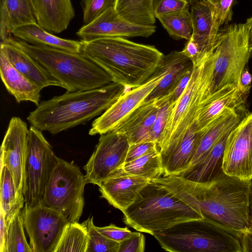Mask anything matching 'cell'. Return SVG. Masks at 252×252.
Returning <instances> with one entry per match:
<instances>
[{
    "instance_id": "obj_1",
    "label": "cell",
    "mask_w": 252,
    "mask_h": 252,
    "mask_svg": "<svg viewBox=\"0 0 252 252\" xmlns=\"http://www.w3.org/2000/svg\"><path fill=\"white\" fill-rule=\"evenodd\" d=\"M153 181L197 211L203 218L243 235L250 227L252 180L225 174L208 184L190 181L179 175L160 177Z\"/></svg>"
},
{
    "instance_id": "obj_2",
    "label": "cell",
    "mask_w": 252,
    "mask_h": 252,
    "mask_svg": "<svg viewBox=\"0 0 252 252\" xmlns=\"http://www.w3.org/2000/svg\"><path fill=\"white\" fill-rule=\"evenodd\" d=\"M126 89L112 82L98 88L66 92L40 102L27 119L37 129L55 135L101 115Z\"/></svg>"
},
{
    "instance_id": "obj_3",
    "label": "cell",
    "mask_w": 252,
    "mask_h": 252,
    "mask_svg": "<svg viewBox=\"0 0 252 252\" xmlns=\"http://www.w3.org/2000/svg\"><path fill=\"white\" fill-rule=\"evenodd\" d=\"M81 54L126 89L138 87L155 73L164 55L154 46L122 37L81 40Z\"/></svg>"
},
{
    "instance_id": "obj_4",
    "label": "cell",
    "mask_w": 252,
    "mask_h": 252,
    "mask_svg": "<svg viewBox=\"0 0 252 252\" xmlns=\"http://www.w3.org/2000/svg\"><path fill=\"white\" fill-rule=\"evenodd\" d=\"M123 214L126 225L153 236L178 223L204 219L155 181L143 188Z\"/></svg>"
},
{
    "instance_id": "obj_5",
    "label": "cell",
    "mask_w": 252,
    "mask_h": 252,
    "mask_svg": "<svg viewBox=\"0 0 252 252\" xmlns=\"http://www.w3.org/2000/svg\"><path fill=\"white\" fill-rule=\"evenodd\" d=\"M8 39L58 79L67 92L98 88L113 82L105 71L81 53L33 45L12 37Z\"/></svg>"
},
{
    "instance_id": "obj_6",
    "label": "cell",
    "mask_w": 252,
    "mask_h": 252,
    "mask_svg": "<svg viewBox=\"0 0 252 252\" xmlns=\"http://www.w3.org/2000/svg\"><path fill=\"white\" fill-rule=\"evenodd\" d=\"M215 58L214 51L193 64L189 82L175 101L167 117L158 144L160 154L172 148L195 123L201 109L211 94Z\"/></svg>"
},
{
    "instance_id": "obj_7",
    "label": "cell",
    "mask_w": 252,
    "mask_h": 252,
    "mask_svg": "<svg viewBox=\"0 0 252 252\" xmlns=\"http://www.w3.org/2000/svg\"><path fill=\"white\" fill-rule=\"evenodd\" d=\"M171 252H243V234L206 219L178 223L153 235Z\"/></svg>"
},
{
    "instance_id": "obj_8",
    "label": "cell",
    "mask_w": 252,
    "mask_h": 252,
    "mask_svg": "<svg viewBox=\"0 0 252 252\" xmlns=\"http://www.w3.org/2000/svg\"><path fill=\"white\" fill-rule=\"evenodd\" d=\"M214 53L211 94L227 85L239 87L242 72L252 55V42L247 25L235 23L220 29Z\"/></svg>"
},
{
    "instance_id": "obj_9",
    "label": "cell",
    "mask_w": 252,
    "mask_h": 252,
    "mask_svg": "<svg viewBox=\"0 0 252 252\" xmlns=\"http://www.w3.org/2000/svg\"><path fill=\"white\" fill-rule=\"evenodd\" d=\"M85 175L73 162L59 158L46 189L42 205L62 214L68 222H78L84 205Z\"/></svg>"
},
{
    "instance_id": "obj_10",
    "label": "cell",
    "mask_w": 252,
    "mask_h": 252,
    "mask_svg": "<svg viewBox=\"0 0 252 252\" xmlns=\"http://www.w3.org/2000/svg\"><path fill=\"white\" fill-rule=\"evenodd\" d=\"M58 159L42 131L31 126L24 168V206L33 208L42 205L46 187Z\"/></svg>"
},
{
    "instance_id": "obj_11",
    "label": "cell",
    "mask_w": 252,
    "mask_h": 252,
    "mask_svg": "<svg viewBox=\"0 0 252 252\" xmlns=\"http://www.w3.org/2000/svg\"><path fill=\"white\" fill-rule=\"evenodd\" d=\"M129 146L126 136L117 130L100 135L94 152L84 167L87 183L99 187L121 169Z\"/></svg>"
},
{
    "instance_id": "obj_12",
    "label": "cell",
    "mask_w": 252,
    "mask_h": 252,
    "mask_svg": "<svg viewBox=\"0 0 252 252\" xmlns=\"http://www.w3.org/2000/svg\"><path fill=\"white\" fill-rule=\"evenodd\" d=\"M24 227L32 252H56L68 223L59 212L43 205L22 209Z\"/></svg>"
},
{
    "instance_id": "obj_13",
    "label": "cell",
    "mask_w": 252,
    "mask_h": 252,
    "mask_svg": "<svg viewBox=\"0 0 252 252\" xmlns=\"http://www.w3.org/2000/svg\"><path fill=\"white\" fill-rule=\"evenodd\" d=\"M164 73L156 70L145 82L126 89L112 105L92 123L89 134L101 135L115 130L154 90Z\"/></svg>"
},
{
    "instance_id": "obj_14",
    "label": "cell",
    "mask_w": 252,
    "mask_h": 252,
    "mask_svg": "<svg viewBox=\"0 0 252 252\" xmlns=\"http://www.w3.org/2000/svg\"><path fill=\"white\" fill-rule=\"evenodd\" d=\"M222 169L226 175L252 179V112L230 131L224 148Z\"/></svg>"
},
{
    "instance_id": "obj_15",
    "label": "cell",
    "mask_w": 252,
    "mask_h": 252,
    "mask_svg": "<svg viewBox=\"0 0 252 252\" xmlns=\"http://www.w3.org/2000/svg\"><path fill=\"white\" fill-rule=\"evenodd\" d=\"M28 132L25 122L19 117H12L0 148V168L3 165L8 168L18 196L24 201L23 189Z\"/></svg>"
},
{
    "instance_id": "obj_16",
    "label": "cell",
    "mask_w": 252,
    "mask_h": 252,
    "mask_svg": "<svg viewBox=\"0 0 252 252\" xmlns=\"http://www.w3.org/2000/svg\"><path fill=\"white\" fill-rule=\"evenodd\" d=\"M156 31L155 25L144 26L135 25L122 17L111 8L77 32L81 40L89 41L108 37H148Z\"/></svg>"
},
{
    "instance_id": "obj_17",
    "label": "cell",
    "mask_w": 252,
    "mask_h": 252,
    "mask_svg": "<svg viewBox=\"0 0 252 252\" xmlns=\"http://www.w3.org/2000/svg\"><path fill=\"white\" fill-rule=\"evenodd\" d=\"M151 181L127 174L120 169L101 184L99 190L102 197L124 213Z\"/></svg>"
},
{
    "instance_id": "obj_18",
    "label": "cell",
    "mask_w": 252,
    "mask_h": 252,
    "mask_svg": "<svg viewBox=\"0 0 252 252\" xmlns=\"http://www.w3.org/2000/svg\"><path fill=\"white\" fill-rule=\"evenodd\" d=\"M167 95L144 101L115 130L126 136L130 145L151 141L150 135L152 127L159 107Z\"/></svg>"
},
{
    "instance_id": "obj_19",
    "label": "cell",
    "mask_w": 252,
    "mask_h": 252,
    "mask_svg": "<svg viewBox=\"0 0 252 252\" xmlns=\"http://www.w3.org/2000/svg\"><path fill=\"white\" fill-rule=\"evenodd\" d=\"M192 25L191 37L197 45L200 59L213 52L216 46L220 30L210 8L202 0H189Z\"/></svg>"
},
{
    "instance_id": "obj_20",
    "label": "cell",
    "mask_w": 252,
    "mask_h": 252,
    "mask_svg": "<svg viewBox=\"0 0 252 252\" xmlns=\"http://www.w3.org/2000/svg\"><path fill=\"white\" fill-rule=\"evenodd\" d=\"M249 92L242 91L234 85H227L212 94L201 109L196 120V130L200 132L206 129L227 108L240 110Z\"/></svg>"
},
{
    "instance_id": "obj_21",
    "label": "cell",
    "mask_w": 252,
    "mask_h": 252,
    "mask_svg": "<svg viewBox=\"0 0 252 252\" xmlns=\"http://www.w3.org/2000/svg\"><path fill=\"white\" fill-rule=\"evenodd\" d=\"M0 51L16 69L42 89L51 86L62 88L58 79L9 39L0 42Z\"/></svg>"
},
{
    "instance_id": "obj_22",
    "label": "cell",
    "mask_w": 252,
    "mask_h": 252,
    "mask_svg": "<svg viewBox=\"0 0 252 252\" xmlns=\"http://www.w3.org/2000/svg\"><path fill=\"white\" fill-rule=\"evenodd\" d=\"M37 24L52 33L65 31L75 13L71 0H32Z\"/></svg>"
},
{
    "instance_id": "obj_23",
    "label": "cell",
    "mask_w": 252,
    "mask_h": 252,
    "mask_svg": "<svg viewBox=\"0 0 252 252\" xmlns=\"http://www.w3.org/2000/svg\"><path fill=\"white\" fill-rule=\"evenodd\" d=\"M193 68L192 61L182 51H174L164 55L156 70L164 75L145 101L163 96L173 91L182 77Z\"/></svg>"
},
{
    "instance_id": "obj_24",
    "label": "cell",
    "mask_w": 252,
    "mask_h": 252,
    "mask_svg": "<svg viewBox=\"0 0 252 252\" xmlns=\"http://www.w3.org/2000/svg\"><path fill=\"white\" fill-rule=\"evenodd\" d=\"M232 130L220 137L203 159L179 176L193 182L208 184L224 175L222 169L224 151L227 138Z\"/></svg>"
},
{
    "instance_id": "obj_25",
    "label": "cell",
    "mask_w": 252,
    "mask_h": 252,
    "mask_svg": "<svg viewBox=\"0 0 252 252\" xmlns=\"http://www.w3.org/2000/svg\"><path fill=\"white\" fill-rule=\"evenodd\" d=\"M238 111L231 108L225 109L206 129L199 132L196 147L188 168L203 159L220 137L239 123L242 119Z\"/></svg>"
},
{
    "instance_id": "obj_26",
    "label": "cell",
    "mask_w": 252,
    "mask_h": 252,
    "mask_svg": "<svg viewBox=\"0 0 252 252\" xmlns=\"http://www.w3.org/2000/svg\"><path fill=\"white\" fill-rule=\"evenodd\" d=\"M199 134L195 123L172 148L160 153L163 176L179 175L188 168L196 147Z\"/></svg>"
},
{
    "instance_id": "obj_27",
    "label": "cell",
    "mask_w": 252,
    "mask_h": 252,
    "mask_svg": "<svg viewBox=\"0 0 252 252\" xmlns=\"http://www.w3.org/2000/svg\"><path fill=\"white\" fill-rule=\"evenodd\" d=\"M0 1L1 42L12 37L13 32L17 28L37 23L32 0H0Z\"/></svg>"
},
{
    "instance_id": "obj_28",
    "label": "cell",
    "mask_w": 252,
    "mask_h": 252,
    "mask_svg": "<svg viewBox=\"0 0 252 252\" xmlns=\"http://www.w3.org/2000/svg\"><path fill=\"white\" fill-rule=\"evenodd\" d=\"M0 74L7 91L17 103L31 101L38 105L42 89L16 69L0 51Z\"/></svg>"
},
{
    "instance_id": "obj_29",
    "label": "cell",
    "mask_w": 252,
    "mask_h": 252,
    "mask_svg": "<svg viewBox=\"0 0 252 252\" xmlns=\"http://www.w3.org/2000/svg\"><path fill=\"white\" fill-rule=\"evenodd\" d=\"M12 35L18 40L20 39L32 45L81 53V41L58 37L41 27L37 23L19 27L13 32Z\"/></svg>"
},
{
    "instance_id": "obj_30",
    "label": "cell",
    "mask_w": 252,
    "mask_h": 252,
    "mask_svg": "<svg viewBox=\"0 0 252 252\" xmlns=\"http://www.w3.org/2000/svg\"><path fill=\"white\" fill-rule=\"evenodd\" d=\"M154 0H116L114 7L124 19L135 25L151 26L156 23Z\"/></svg>"
},
{
    "instance_id": "obj_31",
    "label": "cell",
    "mask_w": 252,
    "mask_h": 252,
    "mask_svg": "<svg viewBox=\"0 0 252 252\" xmlns=\"http://www.w3.org/2000/svg\"><path fill=\"white\" fill-rule=\"evenodd\" d=\"M25 201L18 196L15 182L8 168H0V206L8 225L14 216L24 207Z\"/></svg>"
},
{
    "instance_id": "obj_32",
    "label": "cell",
    "mask_w": 252,
    "mask_h": 252,
    "mask_svg": "<svg viewBox=\"0 0 252 252\" xmlns=\"http://www.w3.org/2000/svg\"><path fill=\"white\" fill-rule=\"evenodd\" d=\"M125 173L148 179L156 180L163 175L161 156L158 148L125 163L121 168Z\"/></svg>"
},
{
    "instance_id": "obj_33",
    "label": "cell",
    "mask_w": 252,
    "mask_h": 252,
    "mask_svg": "<svg viewBox=\"0 0 252 252\" xmlns=\"http://www.w3.org/2000/svg\"><path fill=\"white\" fill-rule=\"evenodd\" d=\"M169 35L178 40L190 39L192 33V25L189 8L182 11L162 15L157 18Z\"/></svg>"
},
{
    "instance_id": "obj_34",
    "label": "cell",
    "mask_w": 252,
    "mask_h": 252,
    "mask_svg": "<svg viewBox=\"0 0 252 252\" xmlns=\"http://www.w3.org/2000/svg\"><path fill=\"white\" fill-rule=\"evenodd\" d=\"M89 238L87 230L82 223L68 222L56 252H86Z\"/></svg>"
},
{
    "instance_id": "obj_35",
    "label": "cell",
    "mask_w": 252,
    "mask_h": 252,
    "mask_svg": "<svg viewBox=\"0 0 252 252\" xmlns=\"http://www.w3.org/2000/svg\"><path fill=\"white\" fill-rule=\"evenodd\" d=\"M24 227L21 210L14 216L9 223L5 252H32L31 247L27 241Z\"/></svg>"
},
{
    "instance_id": "obj_36",
    "label": "cell",
    "mask_w": 252,
    "mask_h": 252,
    "mask_svg": "<svg viewBox=\"0 0 252 252\" xmlns=\"http://www.w3.org/2000/svg\"><path fill=\"white\" fill-rule=\"evenodd\" d=\"M82 224L86 227L89 238L86 252H118L120 243L100 233L94 224L93 217Z\"/></svg>"
},
{
    "instance_id": "obj_37",
    "label": "cell",
    "mask_w": 252,
    "mask_h": 252,
    "mask_svg": "<svg viewBox=\"0 0 252 252\" xmlns=\"http://www.w3.org/2000/svg\"><path fill=\"white\" fill-rule=\"evenodd\" d=\"M175 98L172 91L161 104L156 119L152 127L150 135V141H154L157 144L163 131L167 117L174 105Z\"/></svg>"
},
{
    "instance_id": "obj_38",
    "label": "cell",
    "mask_w": 252,
    "mask_h": 252,
    "mask_svg": "<svg viewBox=\"0 0 252 252\" xmlns=\"http://www.w3.org/2000/svg\"><path fill=\"white\" fill-rule=\"evenodd\" d=\"M116 0H82L84 25H88L106 11L114 8Z\"/></svg>"
},
{
    "instance_id": "obj_39",
    "label": "cell",
    "mask_w": 252,
    "mask_h": 252,
    "mask_svg": "<svg viewBox=\"0 0 252 252\" xmlns=\"http://www.w3.org/2000/svg\"><path fill=\"white\" fill-rule=\"evenodd\" d=\"M236 0H208L207 2L212 13L214 21L220 28L231 21L232 8Z\"/></svg>"
},
{
    "instance_id": "obj_40",
    "label": "cell",
    "mask_w": 252,
    "mask_h": 252,
    "mask_svg": "<svg viewBox=\"0 0 252 252\" xmlns=\"http://www.w3.org/2000/svg\"><path fill=\"white\" fill-rule=\"evenodd\" d=\"M188 0H154V15L158 17L189 8Z\"/></svg>"
},
{
    "instance_id": "obj_41",
    "label": "cell",
    "mask_w": 252,
    "mask_h": 252,
    "mask_svg": "<svg viewBox=\"0 0 252 252\" xmlns=\"http://www.w3.org/2000/svg\"><path fill=\"white\" fill-rule=\"evenodd\" d=\"M97 230L106 237L120 243L134 235L136 232H132L127 227H120L115 224L104 227H97Z\"/></svg>"
},
{
    "instance_id": "obj_42",
    "label": "cell",
    "mask_w": 252,
    "mask_h": 252,
    "mask_svg": "<svg viewBox=\"0 0 252 252\" xmlns=\"http://www.w3.org/2000/svg\"><path fill=\"white\" fill-rule=\"evenodd\" d=\"M145 247V236L140 232H136L120 243L118 252H143Z\"/></svg>"
},
{
    "instance_id": "obj_43",
    "label": "cell",
    "mask_w": 252,
    "mask_h": 252,
    "mask_svg": "<svg viewBox=\"0 0 252 252\" xmlns=\"http://www.w3.org/2000/svg\"><path fill=\"white\" fill-rule=\"evenodd\" d=\"M157 148V143L154 141H143L131 144L127 152L125 163L133 160Z\"/></svg>"
},
{
    "instance_id": "obj_44",
    "label": "cell",
    "mask_w": 252,
    "mask_h": 252,
    "mask_svg": "<svg viewBox=\"0 0 252 252\" xmlns=\"http://www.w3.org/2000/svg\"><path fill=\"white\" fill-rule=\"evenodd\" d=\"M182 52L192 61L193 64L198 63L202 59L199 58L197 45L191 39L187 41Z\"/></svg>"
},
{
    "instance_id": "obj_45",
    "label": "cell",
    "mask_w": 252,
    "mask_h": 252,
    "mask_svg": "<svg viewBox=\"0 0 252 252\" xmlns=\"http://www.w3.org/2000/svg\"><path fill=\"white\" fill-rule=\"evenodd\" d=\"M8 231V225L5 216L0 210V252H5Z\"/></svg>"
},
{
    "instance_id": "obj_46",
    "label": "cell",
    "mask_w": 252,
    "mask_h": 252,
    "mask_svg": "<svg viewBox=\"0 0 252 252\" xmlns=\"http://www.w3.org/2000/svg\"><path fill=\"white\" fill-rule=\"evenodd\" d=\"M192 70L187 73L182 77L173 90L172 92L175 101L178 99L185 89L190 79Z\"/></svg>"
},
{
    "instance_id": "obj_47",
    "label": "cell",
    "mask_w": 252,
    "mask_h": 252,
    "mask_svg": "<svg viewBox=\"0 0 252 252\" xmlns=\"http://www.w3.org/2000/svg\"><path fill=\"white\" fill-rule=\"evenodd\" d=\"M252 75L247 69L242 71L239 88L244 92H249L252 87Z\"/></svg>"
},
{
    "instance_id": "obj_48",
    "label": "cell",
    "mask_w": 252,
    "mask_h": 252,
    "mask_svg": "<svg viewBox=\"0 0 252 252\" xmlns=\"http://www.w3.org/2000/svg\"><path fill=\"white\" fill-rule=\"evenodd\" d=\"M245 24L249 29L250 39L252 42V16L247 20Z\"/></svg>"
},
{
    "instance_id": "obj_49",
    "label": "cell",
    "mask_w": 252,
    "mask_h": 252,
    "mask_svg": "<svg viewBox=\"0 0 252 252\" xmlns=\"http://www.w3.org/2000/svg\"><path fill=\"white\" fill-rule=\"evenodd\" d=\"M251 215H252V198H251Z\"/></svg>"
},
{
    "instance_id": "obj_50",
    "label": "cell",
    "mask_w": 252,
    "mask_h": 252,
    "mask_svg": "<svg viewBox=\"0 0 252 252\" xmlns=\"http://www.w3.org/2000/svg\"><path fill=\"white\" fill-rule=\"evenodd\" d=\"M203 0V1H204L205 2H207L208 1V0Z\"/></svg>"
}]
</instances>
